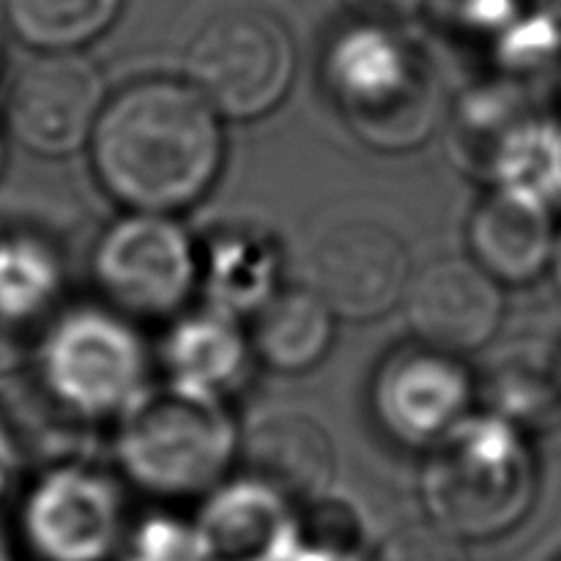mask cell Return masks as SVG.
<instances>
[{"instance_id": "4fadbf2b", "label": "cell", "mask_w": 561, "mask_h": 561, "mask_svg": "<svg viewBox=\"0 0 561 561\" xmlns=\"http://www.w3.org/2000/svg\"><path fill=\"white\" fill-rule=\"evenodd\" d=\"M195 529L206 561H294L301 548L294 504L252 477L214 491Z\"/></svg>"}, {"instance_id": "9a60e30c", "label": "cell", "mask_w": 561, "mask_h": 561, "mask_svg": "<svg viewBox=\"0 0 561 561\" xmlns=\"http://www.w3.org/2000/svg\"><path fill=\"white\" fill-rule=\"evenodd\" d=\"M469 247L477 266L502 283H529L553 261L551 214L542 203L493 190L469 219Z\"/></svg>"}, {"instance_id": "cb8c5ba5", "label": "cell", "mask_w": 561, "mask_h": 561, "mask_svg": "<svg viewBox=\"0 0 561 561\" xmlns=\"http://www.w3.org/2000/svg\"><path fill=\"white\" fill-rule=\"evenodd\" d=\"M367 25H394L420 9V0H343Z\"/></svg>"}, {"instance_id": "ffe728a7", "label": "cell", "mask_w": 561, "mask_h": 561, "mask_svg": "<svg viewBox=\"0 0 561 561\" xmlns=\"http://www.w3.org/2000/svg\"><path fill=\"white\" fill-rule=\"evenodd\" d=\"M60 294V263L33 236L0 239V323L25 334Z\"/></svg>"}, {"instance_id": "d4e9b609", "label": "cell", "mask_w": 561, "mask_h": 561, "mask_svg": "<svg viewBox=\"0 0 561 561\" xmlns=\"http://www.w3.org/2000/svg\"><path fill=\"white\" fill-rule=\"evenodd\" d=\"M16 466H20V455H16L14 442H11L9 431L0 425V496L9 491L11 480L16 474Z\"/></svg>"}, {"instance_id": "484cf974", "label": "cell", "mask_w": 561, "mask_h": 561, "mask_svg": "<svg viewBox=\"0 0 561 561\" xmlns=\"http://www.w3.org/2000/svg\"><path fill=\"white\" fill-rule=\"evenodd\" d=\"M294 561H367L362 553L351 551H332V548H318V546H305L301 542L299 553H296Z\"/></svg>"}, {"instance_id": "83f0119b", "label": "cell", "mask_w": 561, "mask_h": 561, "mask_svg": "<svg viewBox=\"0 0 561 561\" xmlns=\"http://www.w3.org/2000/svg\"><path fill=\"white\" fill-rule=\"evenodd\" d=\"M0 561H11V557H9V542H5L3 529H0Z\"/></svg>"}, {"instance_id": "7402d4cb", "label": "cell", "mask_w": 561, "mask_h": 561, "mask_svg": "<svg viewBox=\"0 0 561 561\" xmlns=\"http://www.w3.org/2000/svg\"><path fill=\"white\" fill-rule=\"evenodd\" d=\"M124 561H206L195 526L173 518H148L129 540Z\"/></svg>"}, {"instance_id": "f1b7e54d", "label": "cell", "mask_w": 561, "mask_h": 561, "mask_svg": "<svg viewBox=\"0 0 561 561\" xmlns=\"http://www.w3.org/2000/svg\"><path fill=\"white\" fill-rule=\"evenodd\" d=\"M3 162H5V146H3V135H0V170H3Z\"/></svg>"}, {"instance_id": "30bf717a", "label": "cell", "mask_w": 561, "mask_h": 561, "mask_svg": "<svg viewBox=\"0 0 561 561\" xmlns=\"http://www.w3.org/2000/svg\"><path fill=\"white\" fill-rule=\"evenodd\" d=\"M22 526L42 559L104 561L121 535L118 491L96 471L60 466L33 485Z\"/></svg>"}, {"instance_id": "7c38bea8", "label": "cell", "mask_w": 561, "mask_h": 561, "mask_svg": "<svg viewBox=\"0 0 561 561\" xmlns=\"http://www.w3.org/2000/svg\"><path fill=\"white\" fill-rule=\"evenodd\" d=\"M502 290L474 261L447 257L416 274L405 288V316L422 345L447 354L477 351L502 323Z\"/></svg>"}, {"instance_id": "ba28073f", "label": "cell", "mask_w": 561, "mask_h": 561, "mask_svg": "<svg viewBox=\"0 0 561 561\" xmlns=\"http://www.w3.org/2000/svg\"><path fill=\"white\" fill-rule=\"evenodd\" d=\"M310 274L312 290L334 316L373 321L409 288V255L387 225L345 219L316 236Z\"/></svg>"}, {"instance_id": "9c48e42d", "label": "cell", "mask_w": 561, "mask_h": 561, "mask_svg": "<svg viewBox=\"0 0 561 561\" xmlns=\"http://www.w3.org/2000/svg\"><path fill=\"white\" fill-rule=\"evenodd\" d=\"M102 77L75 53H44L16 75L9 124L16 140L42 157L85 146L102 115Z\"/></svg>"}, {"instance_id": "44dd1931", "label": "cell", "mask_w": 561, "mask_h": 561, "mask_svg": "<svg viewBox=\"0 0 561 561\" xmlns=\"http://www.w3.org/2000/svg\"><path fill=\"white\" fill-rule=\"evenodd\" d=\"M124 0H3L14 36L38 53H71L118 16Z\"/></svg>"}, {"instance_id": "d6986e66", "label": "cell", "mask_w": 561, "mask_h": 561, "mask_svg": "<svg viewBox=\"0 0 561 561\" xmlns=\"http://www.w3.org/2000/svg\"><path fill=\"white\" fill-rule=\"evenodd\" d=\"M485 173L499 190L551 206L561 197V129L520 115L491 153Z\"/></svg>"}, {"instance_id": "5bb4252c", "label": "cell", "mask_w": 561, "mask_h": 561, "mask_svg": "<svg viewBox=\"0 0 561 561\" xmlns=\"http://www.w3.org/2000/svg\"><path fill=\"white\" fill-rule=\"evenodd\" d=\"M241 458L252 480L263 482L290 504H316L329 496L337 471L334 447L316 420L296 411L261 416L241 442Z\"/></svg>"}, {"instance_id": "8fae6325", "label": "cell", "mask_w": 561, "mask_h": 561, "mask_svg": "<svg viewBox=\"0 0 561 561\" xmlns=\"http://www.w3.org/2000/svg\"><path fill=\"white\" fill-rule=\"evenodd\" d=\"M471 378L455 354L409 348L389 356L373 383L383 431L411 447H436L469 416Z\"/></svg>"}, {"instance_id": "5b68a950", "label": "cell", "mask_w": 561, "mask_h": 561, "mask_svg": "<svg viewBox=\"0 0 561 561\" xmlns=\"http://www.w3.org/2000/svg\"><path fill=\"white\" fill-rule=\"evenodd\" d=\"M186 82L233 121L277 107L296 69L294 42L277 14L263 9L217 11L186 49Z\"/></svg>"}, {"instance_id": "8992f818", "label": "cell", "mask_w": 561, "mask_h": 561, "mask_svg": "<svg viewBox=\"0 0 561 561\" xmlns=\"http://www.w3.org/2000/svg\"><path fill=\"white\" fill-rule=\"evenodd\" d=\"M38 373L55 403L85 420L124 416L146 394L140 340L99 310L69 312L49 327L38 345Z\"/></svg>"}, {"instance_id": "6da1fadb", "label": "cell", "mask_w": 561, "mask_h": 561, "mask_svg": "<svg viewBox=\"0 0 561 561\" xmlns=\"http://www.w3.org/2000/svg\"><path fill=\"white\" fill-rule=\"evenodd\" d=\"M219 118L190 82L126 88L102 110L91 135L104 192L142 214H170L201 201L222 168Z\"/></svg>"}, {"instance_id": "3957f363", "label": "cell", "mask_w": 561, "mask_h": 561, "mask_svg": "<svg viewBox=\"0 0 561 561\" xmlns=\"http://www.w3.org/2000/svg\"><path fill=\"white\" fill-rule=\"evenodd\" d=\"M327 85L367 146L414 148L436 124V82L425 60L383 25L362 22L332 44Z\"/></svg>"}, {"instance_id": "52a82bcc", "label": "cell", "mask_w": 561, "mask_h": 561, "mask_svg": "<svg viewBox=\"0 0 561 561\" xmlns=\"http://www.w3.org/2000/svg\"><path fill=\"white\" fill-rule=\"evenodd\" d=\"M93 274L121 310L159 318L184 305L197 261L190 236L168 214L131 211L99 239Z\"/></svg>"}, {"instance_id": "ac0fdd59", "label": "cell", "mask_w": 561, "mask_h": 561, "mask_svg": "<svg viewBox=\"0 0 561 561\" xmlns=\"http://www.w3.org/2000/svg\"><path fill=\"white\" fill-rule=\"evenodd\" d=\"M206 272L211 307L233 318L257 312L279 290V252L266 236L230 230L211 244Z\"/></svg>"}, {"instance_id": "277c9868", "label": "cell", "mask_w": 561, "mask_h": 561, "mask_svg": "<svg viewBox=\"0 0 561 561\" xmlns=\"http://www.w3.org/2000/svg\"><path fill=\"white\" fill-rule=\"evenodd\" d=\"M121 420V466L135 485L157 496L208 491L239 449L233 422L219 400L175 387L142 394Z\"/></svg>"}, {"instance_id": "4316f807", "label": "cell", "mask_w": 561, "mask_h": 561, "mask_svg": "<svg viewBox=\"0 0 561 561\" xmlns=\"http://www.w3.org/2000/svg\"><path fill=\"white\" fill-rule=\"evenodd\" d=\"M553 274H557V288L561 294V239L557 241V250H553Z\"/></svg>"}, {"instance_id": "603a6c76", "label": "cell", "mask_w": 561, "mask_h": 561, "mask_svg": "<svg viewBox=\"0 0 561 561\" xmlns=\"http://www.w3.org/2000/svg\"><path fill=\"white\" fill-rule=\"evenodd\" d=\"M376 561H466L460 537L438 524H409L383 540Z\"/></svg>"}, {"instance_id": "2e32d148", "label": "cell", "mask_w": 561, "mask_h": 561, "mask_svg": "<svg viewBox=\"0 0 561 561\" xmlns=\"http://www.w3.org/2000/svg\"><path fill=\"white\" fill-rule=\"evenodd\" d=\"M250 348L233 316L217 307L195 312L175 323L164 345L170 387L222 403L244 378Z\"/></svg>"}, {"instance_id": "7a4b0ae2", "label": "cell", "mask_w": 561, "mask_h": 561, "mask_svg": "<svg viewBox=\"0 0 561 561\" xmlns=\"http://www.w3.org/2000/svg\"><path fill=\"white\" fill-rule=\"evenodd\" d=\"M537 491L518 427L499 414L466 416L431 447L422 499L433 524L460 540H491L518 526Z\"/></svg>"}, {"instance_id": "e0dca14e", "label": "cell", "mask_w": 561, "mask_h": 561, "mask_svg": "<svg viewBox=\"0 0 561 561\" xmlns=\"http://www.w3.org/2000/svg\"><path fill=\"white\" fill-rule=\"evenodd\" d=\"M334 312L312 288L277 290L252 323V351L279 373H301L327 356Z\"/></svg>"}]
</instances>
